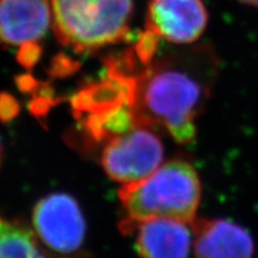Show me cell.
<instances>
[{
    "instance_id": "cell-8",
    "label": "cell",
    "mask_w": 258,
    "mask_h": 258,
    "mask_svg": "<svg viewBox=\"0 0 258 258\" xmlns=\"http://www.w3.org/2000/svg\"><path fill=\"white\" fill-rule=\"evenodd\" d=\"M191 224L196 258H252V237L240 225L224 219H199Z\"/></svg>"
},
{
    "instance_id": "cell-14",
    "label": "cell",
    "mask_w": 258,
    "mask_h": 258,
    "mask_svg": "<svg viewBox=\"0 0 258 258\" xmlns=\"http://www.w3.org/2000/svg\"><path fill=\"white\" fill-rule=\"evenodd\" d=\"M77 67H78V63L76 61H72L70 57L64 55H59L53 60L50 72L54 76H66V74L74 72Z\"/></svg>"
},
{
    "instance_id": "cell-3",
    "label": "cell",
    "mask_w": 258,
    "mask_h": 258,
    "mask_svg": "<svg viewBox=\"0 0 258 258\" xmlns=\"http://www.w3.org/2000/svg\"><path fill=\"white\" fill-rule=\"evenodd\" d=\"M51 11L57 41L89 53L127 40L133 0H51Z\"/></svg>"
},
{
    "instance_id": "cell-16",
    "label": "cell",
    "mask_w": 258,
    "mask_h": 258,
    "mask_svg": "<svg viewBox=\"0 0 258 258\" xmlns=\"http://www.w3.org/2000/svg\"><path fill=\"white\" fill-rule=\"evenodd\" d=\"M3 159H4V147H3L2 141H0V167H2Z\"/></svg>"
},
{
    "instance_id": "cell-2",
    "label": "cell",
    "mask_w": 258,
    "mask_h": 258,
    "mask_svg": "<svg viewBox=\"0 0 258 258\" xmlns=\"http://www.w3.org/2000/svg\"><path fill=\"white\" fill-rule=\"evenodd\" d=\"M118 196L127 222L166 218L191 224L201 201V183L189 163L172 160L140 182L123 184Z\"/></svg>"
},
{
    "instance_id": "cell-12",
    "label": "cell",
    "mask_w": 258,
    "mask_h": 258,
    "mask_svg": "<svg viewBox=\"0 0 258 258\" xmlns=\"http://www.w3.org/2000/svg\"><path fill=\"white\" fill-rule=\"evenodd\" d=\"M42 48L37 42H27L19 46L17 51V60L25 69H31L40 60Z\"/></svg>"
},
{
    "instance_id": "cell-4",
    "label": "cell",
    "mask_w": 258,
    "mask_h": 258,
    "mask_svg": "<svg viewBox=\"0 0 258 258\" xmlns=\"http://www.w3.org/2000/svg\"><path fill=\"white\" fill-rule=\"evenodd\" d=\"M163 158L160 139L146 128L135 127L109 140L102 153V165L111 179L131 184L152 175Z\"/></svg>"
},
{
    "instance_id": "cell-1",
    "label": "cell",
    "mask_w": 258,
    "mask_h": 258,
    "mask_svg": "<svg viewBox=\"0 0 258 258\" xmlns=\"http://www.w3.org/2000/svg\"><path fill=\"white\" fill-rule=\"evenodd\" d=\"M218 69L209 44L170 51L144 66L135 77L131 106L137 127L159 124L178 144L191 143L195 120L211 97Z\"/></svg>"
},
{
    "instance_id": "cell-5",
    "label": "cell",
    "mask_w": 258,
    "mask_h": 258,
    "mask_svg": "<svg viewBox=\"0 0 258 258\" xmlns=\"http://www.w3.org/2000/svg\"><path fill=\"white\" fill-rule=\"evenodd\" d=\"M32 222L38 237L50 249L73 252L85 238V219L78 202L63 192H53L37 202Z\"/></svg>"
},
{
    "instance_id": "cell-9",
    "label": "cell",
    "mask_w": 258,
    "mask_h": 258,
    "mask_svg": "<svg viewBox=\"0 0 258 258\" xmlns=\"http://www.w3.org/2000/svg\"><path fill=\"white\" fill-rule=\"evenodd\" d=\"M137 225V246L141 258H186L191 234L185 222L166 218L124 221V230Z\"/></svg>"
},
{
    "instance_id": "cell-7",
    "label": "cell",
    "mask_w": 258,
    "mask_h": 258,
    "mask_svg": "<svg viewBox=\"0 0 258 258\" xmlns=\"http://www.w3.org/2000/svg\"><path fill=\"white\" fill-rule=\"evenodd\" d=\"M51 21V0H0V44L38 42Z\"/></svg>"
},
{
    "instance_id": "cell-10",
    "label": "cell",
    "mask_w": 258,
    "mask_h": 258,
    "mask_svg": "<svg viewBox=\"0 0 258 258\" xmlns=\"http://www.w3.org/2000/svg\"><path fill=\"white\" fill-rule=\"evenodd\" d=\"M0 258H46L32 232L0 217Z\"/></svg>"
},
{
    "instance_id": "cell-13",
    "label": "cell",
    "mask_w": 258,
    "mask_h": 258,
    "mask_svg": "<svg viewBox=\"0 0 258 258\" xmlns=\"http://www.w3.org/2000/svg\"><path fill=\"white\" fill-rule=\"evenodd\" d=\"M19 105L16 99L8 93H0V120L10 121L18 114Z\"/></svg>"
},
{
    "instance_id": "cell-11",
    "label": "cell",
    "mask_w": 258,
    "mask_h": 258,
    "mask_svg": "<svg viewBox=\"0 0 258 258\" xmlns=\"http://www.w3.org/2000/svg\"><path fill=\"white\" fill-rule=\"evenodd\" d=\"M159 41L160 37L150 30H145L138 38L133 50L139 62L143 66H147L153 61L154 55L159 48Z\"/></svg>"
},
{
    "instance_id": "cell-6",
    "label": "cell",
    "mask_w": 258,
    "mask_h": 258,
    "mask_svg": "<svg viewBox=\"0 0 258 258\" xmlns=\"http://www.w3.org/2000/svg\"><path fill=\"white\" fill-rule=\"evenodd\" d=\"M208 12L202 0H151L146 30L175 44H191L202 36Z\"/></svg>"
},
{
    "instance_id": "cell-15",
    "label": "cell",
    "mask_w": 258,
    "mask_h": 258,
    "mask_svg": "<svg viewBox=\"0 0 258 258\" xmlns=\"http://www.w3.org/2000/svg\"><path fill=\"white\" fill-rule=\"evenodd\" d=\"M241 4L253 6V8H258V0H238Z\"/></svg>"
}]
</instances>
